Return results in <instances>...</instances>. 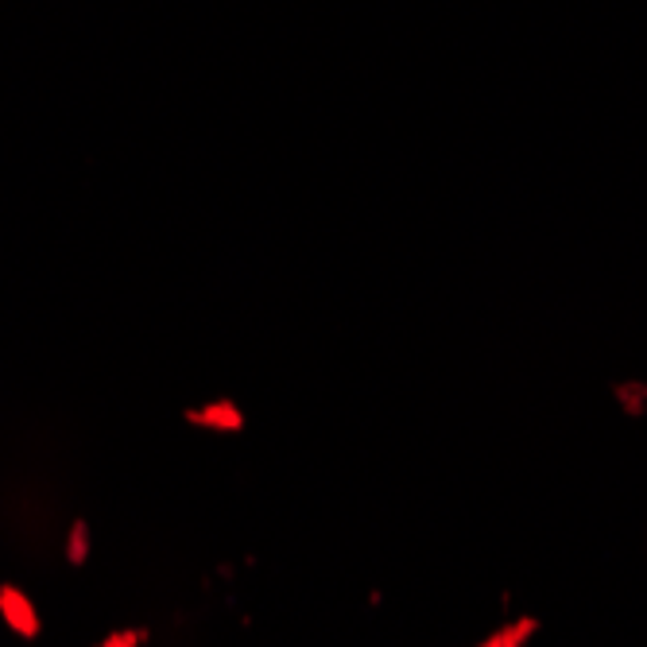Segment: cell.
<instances>
[{
  "instance_id": "cell-5",
  "label": "cell",
  "mask_w": 647,
  "mask_h": 647,
  "mask_svg": "<svg viewBox=\"0 0 647 647\" xmlns=\"http://www.w3.org/2000/svg\"><path fill=\"white\" fill-rule=\"evenodd\" d=\"M143 644H148V632L143 628H117V632H109L97 647H143Z\"/></svg>"
},
{
  "instance_id": "cell-3",
  "label": "cell",
  "mask_w": 647,
  "mask_h": 647,
  "mask_svg": "<svg viewBox=\"0 0 647 647\" xmlns=\"http://www.w3.org/2000/svg\"><path fill=\"white\" fill-rule=\"evenodd\" d=\"M535 632H539V621H535V616H520V621L505 624V628H496L493 636H485L477 647H528Z\"/></svg>"
},
{
  "instance_id": "cell-1",
  "label": "cell",
  "mask_w": 647,
  "mask_h": 647,
  "mask_svg": "<svg viewBox=\"0 0 647 647\" xmlns=\"http://www.w3.org/2000/svg\"><path fill=\"white\" fill-rule=\"evenodd\" d=\"M0 621L9 624L20 639H39L43 636V616L35 601L16 586H0Z\"/></svg>"
},
{
  "instance_id": "cell-4",
  "label": "cell",
  "mask_w": 647,
  "mask_h": 647,
  "mask_svg": "<svg viewBox=\"0 0 647 647\" xmlns=\"http://www.w3.org/2000/svg\"><path fill=\"white\" fill-rule=\"evenodd\" d=\"M93 555V531L85 520H74L67 528V539H62V558H67L70 566H85Z\"/></svg>"
},
{
  "instance_id": "cell-2",
  "label": "cell",
  "mask_w": 647,
  "mask_h": 647,
  "mask_svg": "<svg viewBox=\"0 0 647 647\" xmlns=\"http://www.w3.org/2000/svg\"><path fill=\"white\" fill-rule=\"evenodd\" d=\"M190 427L198 430H213V435H241L244 430V412L233 400H210V404H198L183 415Z\"/></svg>"
}]
</instances>
